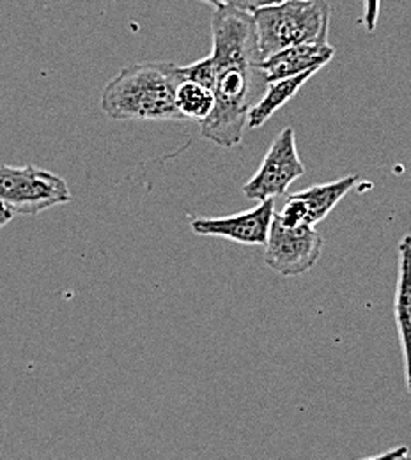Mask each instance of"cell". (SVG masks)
Returning a JSON list of instances; mask_svg holds the SVG:
<instances>
[{
  "label": "cell",
  "instance_id": "7a4b0ae2",
  "mask_svg": "<svg viewBox=\"0 0 411 460\" xmlns=\"http://www.w3.org/2000/svg\"><path fill=\"white\" fill-rule=\"evenodd\" d=\"M213 64L217 71L215 109L201 124V135L219 147L233 149L241 144L248 112L261 100L268 84L261 62Z\"/></svg>",
  "mask_w": 411,
  "mask_h": 460
},
{
  "label": "cell",
  "instance_id": "277c9868",
  "mask_svg": "<svg viewBox=\"0 0 411 460\" xmlns=\"http://www.w3.org/2000/svg\"><path fill=\"white\" fill-rule=\"evenodd\" d=\"M71 199L67 182L58 173L34 165H0V206L13 217H34Z\"/></svg>",
  "mask_w": 411,
  "mask_h": 460
},
{
  "label": "cell",
  "instance_id": "ba28073f",
  "mask_svg": "<svg viewBox=\"0 0 411 460\" xmlns=\"http://www.w3.org/2000/svg\"><path fill=\"white\" fill-rule=\"evenodd\" d=\"M334 58H335V49L328 41L298 45L263 60L261 71L266 78V84H273V82L298 76L308 71L317 73Z\"/></svg>",
  "mask_w": 411,
  "mask_h": 460
},
{
  "label": "cell",
  "instance_id": "52a82bcc",
  "mask_svg": "<svg viewBox=\"0 0 411 460\" xmlns=\"http://www.w3.org/2000/svg\"><path fill=\"white\" fill-rule=\"evenodd\" d=\"M275 218V200L259 202L255 208L219 218H192L190 229L197 235L224 237L246 246H264Z\"/></svg>",
  "mask_w": 411,
  "mask_h": 460
},
{
  "label": "cell",
  "instance_id": "9a60e30c",
  "mask_svg": "<svg viewBox=\"0 0 411 460\" xmlns=\"http://www.w3.org/2000/svg\"><path fill=\"white\" fill-rule=\"evenodd\" d=\"M380 7L381 0H363V14L360 23L367 32H374L378 27V18H380Z\"/></svg>",
  "mask_w": 411,
  "mask_h": 460
},
{
  "label": "cell",
  "instance_id": "5b68a950",
  "mask_svg": "<svg viewBox=\"0 0 411 460\" xmlns=\"http://www.w3.org/2000/svg\"><path fill=\"white\" fill-rule=\"evenodd\" d=\"M305 173V167L296 149L294 129L284 128L266 151L257 172L241 188L245 199L264 202L286 195L296 179Z\"/></svg>",
  "mask_w": 411,
  "mask_h": 460
},
{
  "label": "cell",
  "instance_id": "d6986e66",
  "mask_svg": "<svg viewBox=\"0 0 411 460\" xmlns=\"http://www.w3.org/2000/svg\"><path fill=\"white\" fill-rule=\"evenodd\" d=\"M398 460H411V457H410V456H405V457H401V459H398Z\"/></svg>",
  "mask_w": 411,
  "mask_h": 460
},
{
  "label": "cell",
  "instance_id": "4fadbf2b",
  "mask_svg": "<svg viewBox=\"0 0 411 460\" xmlns=\"http://www.w3.org/2000/svg\"><path fill=\"white\" fill-rule=\"evenodd\" d=\"M181 73H183L184 80H192L210 91H213V87H215L217 71H215V64L210 56L201 58L197 62H192L188 66H181Z\"/></svg>",
  "mask_w": 411,
  "mask_h": 460
},
{
  "label": "cell",
  "instance_id": "ac0fdd59",
  "mask_svg": "<svg viewBox=\"0 0 411 460\" xmlns=\"http://www.w3.org/2000/svg\"><path fill=\"white\" fill-rule=\"evenodd\" d=\"M202 2H208V4H211L213 7H217V5H220V0H202Z\"/></svg>",
  "mask_w": 411,
  "mask_h": 460
},
{
  "label": "cell",
  "instance_id": "7c38bea8",
  "mask_svg": "<svg viewBox=\"0 0 411 460\" xmlns=\"http://www.w3.org/2000/svg\"><path fill=\"white\" fill-rule=\"evenodd\" d=\"M176 107L183 120L202 124L215 109V94L192 80H183L176 91Z\"/></svg>",
  "mask_w": 411,
  "mask_h": 460
},
{
  "label": "cell",
  "instance_id": "3957f363",
  "mask_svg": "<svg viewBox=\"0 0 411 460\" xmlns=\"http://www.w3.org/2000/svg\"><path fill=\"white\" fill-rule=\"evenodd\" d=\"M252 18L261 62L291 47L328 41V0H290L255 11Z\"/></svg>",
  "mask_w": 411,
  "mask_h": 460
},
{
  "label": "cell",
  "instance_id": "8fae6325",
  "mask_svg": "<svg viewBox=\"0 0 411 460\" xmlns=\"http://www.w3.org/2000/svg\"><path fill=\"white\" fill-rule=\"evenodd\" d=\"M316 75V71H308L298 76L291 78H284L273 84H268L264 94L261 96V100L250 109L248 112V120H246V128L255 129L264 126L270 117L275 114L277 111H281L284 105H288L294 96L298 94V91Z\"/></svg>",
  "mask_w": 411,
  "mask_h": 460
},
{
  "label": "cell",
  "instance_id": "8992f818",
  "mask_svg": "<svg viewBox=\"0 0 411 460\" xmlns=\"http://www.w3.org/2000/svg\"><path fill=\"white\" fill-rule=\"evenodd\" d=\"M323 237L310 226L288 229L275 218L264 244L266 266L282 277L308 273L323 253Z\"/></svg>",
  "mask_w": 411,
  "mask_h": 460
},
{
  "label": "cell",
  "instance_id": "30bf717a",
  "mask_svg": "<svg viewBox=\"0 0 411 460\" xmlns=\"http://www.w3.org/2000/svg\"><path fill=\"white\" fill-rule=\"evenodd\" d=\"M354 184H356V177L346 175L337 181H332L326 184H316L312 188L293 193L294 199L305 209V224L314 227L316 224L325 220L334 211V208L352 191Z\"/></svg>",
  "mask_w": 411,
  "mask_h": 460
},
{
  "label": "cell",
  "instance_id": "5bb4252c",
  "mask_svg": "<svg viewBox=\"0 0 411 460\" xmlns=\"http://www.w3.org/2000/svg\"><path fill=\"white\" fill-rule=\"evenodd\" d=\"M290 0H220V5H228L237 11L254 14L255 11H261L264 7H272V5H279Z\"/></svg>",
  "mask_w": 411,
  "mask_h": 460
},
{
  "label": "cell",
  "instance_id": "e0dca14e",
  "mask_svg": "<svg viewBox=\"0 0 411 460\" xmlns=\"http://www.w3.org/2000/svg\"><path fill=\"white\" fill-rule=\"evenodd\" d=\"M11 220H13V215L4 206H0V229L5 227Z\"/></svg>",
  "mask_w": 411,
  "mask_h": 460
},
{
  "label": "cell",
  "instance_id": "2e32d148",
  "mask_svg": "<svg viewBox=\"0 0 411 460\" xmlns=\"http://www.w3.org/2000/svg\"><path fill=\"white\" fill-rule=\"evenodd\" d=\"M405 456H408V447H398V448H392V450L383 452V454H380V456L360 460H398L401 459V457H405Z\"/></svg>",
  "mask_w": 411,
  "mask_h": 460
},
{
  "label": "cell",
  "instance_id": "6da1fadb",
  "mask_svg": "<svg viewBox=\"0 0 411 460\" xmlns=\"http://www.w3.org/2000/svg\"><path fill=\"white\" fill-rule=\"evenodd\" d=\"M174 62H135L103 87L100 109L111 120H183L176 91L183 82Z\"/></svg>",
  "mask_w": 411,
  "mask_h": 460
},
{
  "label": "cell",
  "instance_id": "9c48e42d",
  "mask_svg": "<svg viewBox=\"0 0 411 460\" xmlns=\"http://www.w3.org/2000/svg\"><path fill=\"white\" fill-rule=\"evenodd\" d=\"M394 317L405 358V377L411 392V234L399 243V277L394 299Z\"/></svg>",
  "mask_w": 411,
  "mask_h": 460
}]
</instances>
